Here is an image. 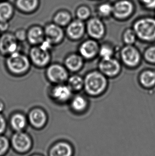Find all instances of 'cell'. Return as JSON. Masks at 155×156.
<instances>
[{"instance_id": "cell-23", "label": "cell", "mask_w": 155, "mask_h": 156, "mask_svg": "<svg viewBox=\"0 0 155 156\" xmlns=\"http://www.w3.org/2000/svg\"><path fill=\"white\" fill-rule=\"evenodd\" d=\"M11 125L16 132H21L25 129L27 125V119L22 114L17 113L13 115L11 118Z\"/></svg>"}, {"instance_id": "cell-13", "label": "cell", "mask_w": 155, "mask_h": 156, "mask_svg": "<svg viewBox=\"0 0 155 156\" xmlns=\"http://www.w3.org/2000/svg\"><path fill=\"white\" fill-rule=\"evenodd\" d=\"M86 32V24L79 19L71 21L67 26V33L72 40H79Z\"/></svg>"}, {"instance_id": "cell-33", "label": "cell", "mask_w": 155, "mask_h": 156, "mask_svg": "<svg viewBox=\"0 0 155 156\" xmlns=\"http://www.w3.org/2000/svg\"><path fill=\"white\" fill-rule=\"evenodd\" d=\"M139 2L147 10H155V0H139Z\"/></svg>"}, {"instance_id": "cell-36", "label": "cell", "mask_w": 155, "mask_h": 156, "mask_svg": "<svg viewBox=\"0 0 155 156\" xmlns=\"http://www.w3.org/2000/svg\"><path fill=\"white\" fill-rule=\"evenodd\" d=\"M4 104L2 101H0V112H2L4 109Z\"/></svg>"}, {"instance_id": "cell-6", "label": "cell", "mask_w": 155, "mask_h": 156, "mask_svg": "<svg viewBox=\"0 0 155 156\" xmlns=\"http://www.w3.org/2000/svg\"><path fill=\"white\" fill-rule=\"evenodd\" d=\"M98 68L99 72L107 78H115L121 73L122 66L121 61L115 57L106 59H101Z\"/></svg>"}, {"instance_id": "cell-27", "label": "cell", "mask_w": 155, "mask_h": 156, "mask_svg": "<svg viewBox=\"0 0 155 156\" xmlns=\"http://www.w3.org/2000/svg\"><path fill=\"white\" fill-rule=\"evenodd\" d=\"M122 40L125 45H134L138 38L132 27L127 28L122 33Z\"/></svg>"}, {"instance_id": "cell-4", "label": "cell", "mask_w": 155, "mask_h": 156, "mask_svg": "<svg viewBox=\"0 0 155 156\" xmlns=\"http://www.w3.org/2000/svg\"><path fill=\"white\" fill-rule=\"evenodd\" d=\"M121 63L129 69H134L140 65L142 55L134 45H125L119 51Z\"/></svg>"}, {"instance_id": "cell-35", "label": "cell", "mask_w": 155, "mask_h": 156, "mask_svg": "<svg viewBox=\"0 0 155 156\" xmlns=\"http://www.w3.org/2000/svg\"><path fill=\"white\" fill-rule=\"evenodd\" d=\"M15 36L17 38L18 41H23L27 37L25 32L23 30H20V31L17 32L16 34L15 35Z\"/></svg>"}, {"instance_id": "cell-17", "label": "cell", "mask_w": 155, "mask_h": 156, "mask_svg": "<svg viewBox=\"0 0 155 156\" xmlns=\"http://www.w3.org/2000/svg\"><path fill=\"white\" fill-rule=\"evenodd\" d=\"M138 80L140 85L144 89H153L155 87V70H143L139 75Z\"/></svg>"}, {"instance_id": "cell-37", "label": "cell", "mask_w": 155, "mask_h": 156, "mask_svg": "<svg viewBox=\"0 0 155 156\" xmlns=\"http://www.w3.org/2000/svg\"><path fill=\"white\" fill-rule=\"evenodd\" d=\"M40 156V155H34V156Z\"/></svg>"}, {"instance_id": "cell-30", "label": "cell", "mask_w": 155, "mask_h": 156, "mask_svg": "<svg viewBox=\"0 0 155 156\" xmlns=\"http://www.w3.org/2000/svg\"><path fill=\"white\" fill-rule=\"evenodd\" d=\"M76 15L78 19L82 21L88 20L91 15L90 9L87 5L80 6L76 11Z\"/></svg>"}, {"instance_id": "cell-22", "label": "cell", "mask_w": 155, "mask_h": 156, "mask_svg": "<svg viewBox=\"0 0 155 156\" xmlns=\"http://www.w3.org/2000/svg\"><path fill=\"white\" fill-rule=\"evenodd\" d=\"M97 17L102 19H106L112 17L113 15V4L109 2H102L97 6Z\"/></svg>"}, {"instance_id": "cell-29", "label": "cell", "mask_w": 155, "mask_h": 156, "mask_svg": "<svg viewBox=\"0 0 155 156\" xmlns=\"http://www.w3.org/2000/svg\"><path fill=\"white\" fill-rule=\"evenodd\" d=\"M71 17L69 13L61 12L57 14L54 18L55 23L60 26H65L71 23Z\"/></svg>"}, {"instance_id": "cell-9", "label": "cell", "mask_w": 155, "mask_h": 156, "mask_svg": "<svg viewBox=\"0 0 155 156\" xmlns=\"http://www.w3.org/2000/svg\"><path fill=\"white\" fill-rule=\"evenodd\" d=\"M30 59L35 65L39 67H43L47 65L50 60L49 50L41 46L33 47L30 51Z\"/></svg>"}, {"instance_id": "cell-16", "label": "cell", "mask_w": 155, "mask_h": 156, "mask_svg": "<svg viewBox=\"0 0 155 156\" xmlns=\"http://www.w3.org/2000/svg\"><path fill=\"white\" fill-rule=\"evenodd\" d=\"M72 92L68 85L59 84L52 89V96L57 101L64 102L71 99Z\"/></svg>"}, {"instance_id": "cell-21", "label": "cell", "mask_w": 155, "mask_h": 156, "mask_svg": "<svg viewBox=\"0 0 155 156\" xmlns=\"http://www.w3.org/2000/svg\"><path fill=\"white\" fill-rule=\"evenodd\" d=\"M88 100L82 95H77L74 97L71 101L72 109L77 113H82L85 112L88 108Z\"/></svg>"}, {"instance_id": "cell-25", "label": "cell", "mask_w": 155, "mask_h": 156, "mask_svg": "<svg viewBox=\"0 0 155 156\" xmlns=\"http://www.w3.org/2000/svg\"><path fill=\"white\" fill-rule=\"evenodd\" d=\"M68 86L72 91H81L84 89V78L78 75H74L67 79Z\"/></svg>"}, {"instance_id": "cell-24", "label": "cell", "mask_w": 155, "mask_h": 156, "mask_svg": "<svg viewBox=\"0 0 155 156\" xmlns=\"http://www.w3.org/2000/svg\"><path fill=\"white\" fill-rule=\"evenodd\" d=\"M116 48L109 42H104L100 44L98 56L101 59H106L114 57Z\"/></svg>"}, {"instance_id": "cell-1", "label": "cell", "mask_w": 155, "mask_h": 156, "mask_svg": "<svg viewBox=\"0 0 155 156\" xmlns=\"http://www.w3.org/2000/svg\"><path fill=\"white\" fill-rule=\"evenodd\" d=\"M84 90L87 95L96 98L103 95L108 86V78L98 70H92L84 77Z\"/></svg>"}, {"instance_id": "cell-12", "label": "cell", "mask_w": 155, "mask_h": 156, "mask_svg": "<svg viewBox=\"0 0 155 156\" xmlns=\"http://www.w3.org/2000/svg\"><path fill=\"white\" fill-rule=\"evenodd\" d=\"M18 43L13 34L6 33L0 37V52L4 55H10L17 52Z\"/></svg>"}, {"instance_id": "cell-32", "label": "cell", "mask_w": 155, "mask_h": 156, "mask_svg": "<svg viewBox=\"0 0 155 156\" xmlns=\"http://www.w3.org/2000/svg\"><path fill=\"white\" fill-rule=\"evenodd\" d=\"M9 142L7 138L3 136H0V156L5 154L9 148Z\"/></svg>"}, {"instance_id": "cell-19", "label": "cell", "mask_w": 155, "mask_h": 156, "mask_svg": "<svg viewBox=\"0 0 155 156\" xmlns=\"http://www.w3.org/2000/svg\"><path fill=\"white\" fill-rule=\"evenodd\" d=\"M84 65V59L78 54H72L65 60V67L72 72H77L81 69Z\"/></svg>"}, {"instance_id": "cell-2", "label": "cell", "mask_w": 155, "mask_h": 156, "mask_svg": "<svg viewBox=\"0 0 155 156\" xmlns=\"http://www.w3.org/2000/svg\"><path fill=\"white\" fill-rule=\"evenodd\" d=\"M132 28L139 40L145 43L155 42V17H143L134 21Z\"/></svg>"}, {"instance_id": "cell-31", "label": "cell", "mask_w": 155, "mask_h": 156, "mask_svg": "<svg viewBox=\"0 0 155 156\" xmlns=\"http://www.w3.org/2000/svg\"><path fill=\"white\" fill-rule=\"evenodd\" d=\"M143 58L148 63L155 65V45H151L145 50Z\"/></svg>"}, {"instance_id": "cell-3", "label": "cell", "mask_w": 155, "mask_h": 156, "mask_svg": "<svg viewBox=\"0 0 155 156\" xmlns=\"http://www.w3.org/2000/svg\"><path fill=\"white\" fill-rule=\"evenodd\" d=\"M6 67L13 74L20 75L25 74L29 69V60L25 55L15 52L9 55L6 61Z\"/></svg>"}, {"instance_id": "cell-18", "label": "cell", "mask_w": 155, "mask_h": 156, "mask_svg": "<svg viewBox=\"0 0 155 156\" xmlns=\"http://www.w3.org/2000/svg\"><path fill=\"white\" fill-rule=\"evenodd\" d=\"M73 154L71 146L65 142L57 143L50 151V156H72Z\"/></svg>"}, {"instance_id": "cell-8", "label": "cell", "mask_w": 155, "mask_h": 156, "mask_svg": "<svg viewBox=\"0 0 155 156\" xmlns=\"http://www.w3.org/2000/svg\"><path fill=\"white\" fill-rule=\"evenodd\" d=\"M99 47L98 41L90 38L87 39L80 45L79 54L84 60H91L98 56Z\"/></svg>"}, {"instance_id": "cell-10", "label": "cell", "mask_w": 155, "mask_h": 156, "mask_svg": "<svg viewBox=\"0 0 155 156\" xmlns=\"http://www.w3.org/2000/svg\"><path fill=\"white\" fill-rule=\"evenodd\" d=\"M46 75L50 82L57 84L64 82L69 78L67 69L59 64L49 66L46 71Z\"/></svg>"}, {"instance_id": "cell-20", "label": "cell", "mask_w": 155, "mask_h": 156, "mask_svg": "<svg viewBox=\"0 0 155 156\" xmlns=\"http://www.w3.org/2000/svg\"><path fill=\"white\" fill-rule=\"evenodd\" d=\"M45 33L40 27H33L28 32L27 35L29 42L33 45L40 44L44 41Z\"/></svg>"}, {"instance_id": "cell-14", "label": "cell", "mask_w": 155, "mask_h": 156, "mask_svg": "<svg viewBox=\"0 0 155 156\" xmlns=\"http://www.w3.org/2000/svg\"><path fill=\"white\" fill-rule=\"evenodd\" d=\"M44 33L46 40L52 45L57 44L61 42L64 37L63 30L56 23H52L47 26Z\"/></svg>"}, {"instance_id": "cell-15", "label": "cell", "mask_w": 155, "mask_h": 156, "mask_svg": "<svg viewBox=\"0 0 155 156\" xmlns=\"http://www.w3.org/2000/svg\"><path fill=\"white\" fill-rule=\"evenodd\" d=\"M28 119L30 123L36 129H40L47 122V116L43 110L37 108L32 109L29 114Z\"/></svg>"}, {"instance_id": "cell-26", "label": "cell", "mask_w": 155, "mask_h": 156, "mask_svg": "<svg viewBox=\"0 0 155 156\" xmlns=\"http://www.w3.org/2000/svg\"><path fill=\"white\" fill-rule=\"evenodd\" d=\"M13 13V8L7 2L0 3V21L5 23L10 18Z\"/></svg>"}, {"instance_id": "cell-5", "label": "cell", "mask_w": 155, "mask_h": 156, "mask_svg": "<svg viewBox=\"0 0 155 156\" xmlns=\"http://www.w3.org/2000/svg\"><path fill=\"white\" fill-rule=\"evenodd\" d=\"M135 10L136 6L131 0H117L113 3L112 17L119 21H126L132 17Z\"/></svg>"}, {"instance_id": "cell-28", "label": "cell", "mask_w": 155, "mask_h": 156, "mask_svg": "<svg viewBox=\"0 0 155 156\" xmlns=\"http://www.w3.org/2000/svg\"><path fill=\"white\" fill-rule=\"evenodd\" d=\"M17 6L21 10L28 12L34 10L38 4V0H17Z\"/></svg>"}, {"instance_id": "cell-7", "label": "cell", "mask_w": 155, "mask_h": 156, "mask_svg": "<svg viewBox=\"0 0 155 156\" xmlns=\"http://www.w3.org/2000/svg\"><path fill=\"white\" fill-rule=\"evenodd\" d=\"M86 32L90 38L102 40L106 33V27L103 19L97 17H90L86 24Z\"/></svg>"}, {"instance_id": "cell-34", "label": "cell", "mask_w": 155, "mask_h": 156, "mask_svg": "<svg viewBox=\"0 0 155 156\" xmlns=\"http://www.w3.org/2000/svg\"><path fill=\"white\" fill-rule=\"evenodd\" d=\"M6 123L3 116L0 114V135L4 132L6 129Z\"/></svg>"}, {"instance_id": "cell-11", "label": "cell", "mask_w": 155, "mask_h": 156, "mask_svg": "<svg viewBox=\"0 0 155 156\" xmlns=\"http://www.w3.org/2000/svg\"><path fill=\"white\" fill-rule=\"evenodd\" d=\"M11 143L14 149L20 153L27 152L32 147L31 139L22 131L17 132L13 135Z\"/></svg>"}]
</instances>
